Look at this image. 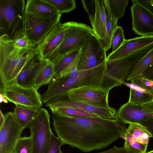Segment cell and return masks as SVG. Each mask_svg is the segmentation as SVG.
<instances>
[{
	"mask_svg": "<svg viewBox=\"0 0 153 153\" xmlns=\"http://www.w3.org/2000/svg\"><path fill=\"white\" fill-rule=\"evenodd\" d=\"M53 126L58 137L72 148L84 152L103 149L115 140L124 139L126 124L99 117H82L52 113Z\"/></svg>",
	"mask_w": 153,
	"mask_h": 153,
	"instance_id": "1",
	"label": "cell"
},
{
	"mask_svg": "<svg viewBox=\"0 0 153 153\" xmlns=\"http://www.w3.org/2000/svg\"><path fill=\"white\" fill-rule=\"evenodd\" d=\"M37 48L18 49L7 35L0 36V88L16 84L23 67L36 54Z\"/></svg>",
	"mask_w": 153,
	"mask_h": 153,
	"instance_id": "2",
	"label": "cell"
},
{
	"mask_svg": "<svg viewBox=\"0 0 153 153\" xmlns=\"http://www.w3.org/2000/svg\"><path fill=\"white\" fill-rule=\"evenodd\" d=\"M106 61L89 69L78 71L75 77H53L47 91L42 94L48 101L52 98L67 93L73 88L82 87H104V80L106 68Z\"/></svg>",
	"mask_w": 153,
	"mask_h": 153,
	"instance_id": "3",
	"label": "cell"
},
{
	"mask_svg": "<svg viewBox=\"0 0 153 153\" xmlns=\"http://www.w3.org/2000/svg\"><path fill=\"white\" fill-rule=\"evenodd\" d=\"M153 48V43L121 58L106 62L104 87L108 91L122 85L129 77L136 65Z\"/></svg>",
	"mask_w": 153,
	"mask_h": 153,
	"instance_id": "4",
	"label": "cell"
},
{
	"mask_svg": "<svg viewBox=\"0 0 153 153\" xmlns=\"http://www.w3.org/2000/svg\"><path fill=\"white\" fill-rule=\"evenodd\" d=\"M24 0H0V36L13 41L25 35Z\"/></svg>",
	"mask_w": 153,
	"mask_h": 153,
	"instance_id": "5",
	"label": "cell"
},
{
	"mask_svg": "<svg viewBox=\"0 0 153 153\" xmlns=\"http://www.w3.org/2000/svg\"><path fill=\"white\" fill-rule=\"evenodd\" d=\"M66 23L63 39L59 46L46 59L53 64L68 53L81 47L85 41L94 33L91 27L81 23Z\"/></svg>",
	"mask_w": 153,
	"mask_h": 153,
	"instance_id": "6",
	"label": "cell"
},
{
	"mask_svg": "<svg viewBox=\"0 0 153 153\" xmlns=\"http://www.w3.org/2000/svg\"><path fill=\"white\" fill-rule=\"evenodd\" d=\"M51 116L48 111L41 108L27 127L32 137V153H46L51 138Z\"/></svg>",
	"mask_w": 153,
	"mask_h": 153,
	"instance_id": "7",
	"label": "cell"
},
{
	"mask_svg": "<svg viewBox=\"0 0 153 153\" xmlns=\"http://www.w3.org/2000/svg\"><path fill=\"white\" fill-rule=\"evenodd\" d=\"M61 16L60 13L39 16L25 13V35L35 45H38L59 22Z\"/></svg>",
	"mask_w": 153,
	"mask_h": 153,
	"instance_id": "8",
	"label": "cell"
},
{
	"mask_svg": "<svg viewBox=\"0 0 153 153\" xmlns=\"http://www.w3.org/2000/svg\"><path fill=\"white\" fill-rule=\"evenodd\" d=\"M106 61V51L102 47L100 40L93 33L81 47L77 70L91 69Z\"/></svg>",
	"mask_w": 153,
	"mask_h": 153,
	"instance_id": "9",
	"label": "cell"
},
{
	"mask_svg": "<svg viewBox=\"0 0 153 153\" xmlns=\"http://www.w3.org/2000/svg\"><path fill=\"white\" fill-rule=\"evenodd\" d=\"M0 93L16 105L39 108L42 106L41 95L33 87H25L14 84L0 88Z\"/></svg>",
	"mask_w": 153,
	"mask_h": 153,
	"instance_id": "10",
	"label": "cell"
},
{
	"mask_svg": "<svg viewBox=\"0 0 153 153\" xmlns=\"http://www.w3.org/2000/svg\"><path fill=\"white\" fill-rule=\"evenodd\" d=\"M45 104V105L49 108L59 107H69L94 114L104 119L113 121L119 120L117 111L115 108H101L82 102L72 101L63 94L52 98Z\"/></svg>",
	"mask_w": 153,
	"mask_h": 153,
	"instance_id": "11",
	"label": "cell"
},
{
	"mask_svg": "<svg viewBox=\"0 0 153 153\" xmlns=\"http://www.w3.org/2000/svg\"><path fill=\"white\" fill-rule=\"evenodd\" d=\"M4 116V122L0 127V153H13L24 129L13 112H7Z\"/></svg>",
	"mask_w": 153,
	"mask_h": 153,
	"instance_id": "12",
	"label": "cell"
},
{
	"mask_svg": "<svg viewBox=\"0 0 153 153\" xmlns=\"http://www.w3.org/2000/svg\"><path fill=\"white\" fill-rule=\"evenodd\" d=\"M109 93V91L102 88L82 87L72 89L63 95L72 101L109 108L110 107L108 103Z\"/></svg>",
	"mask_w": 153,
	"mask_h": 153,
	"instance_id": "13",
	"label": "cell"
},
{
	"mask_svg": "<svg viewBox=\"0 0 153 153\" xmlns=\"http://www.w3.org/2000/svg\"><path fill=\"white\" fill-rule=\"evenodd\" d=\"M151 134L140 123L129 124L125 136L124 147L137 153H146Z\"/></svg>",
	"mask_w": 153,
	"mask_h": 153,
	"instance_id": "14",
	"label": "cell"
},
{
	"mask_svg": "<svg viewBox=\"0 0 153 153\" xmlns=\"http://www.w3.org/2000/svg\"><path fill=\"white\" fill-rule=\"evenodd\" d=\"M131 1L132 29L141 36H153V14L140 4Z\"/></svg>",
	"mask_w": 153,
	"mask_h": 153,
	"instance_id": "15",
	"label": "cell"
},
{
	"mask_svg": "<svg viewBox=\"0 0 153 153\" xmlns=\"http://www.w3.org/2000/svg\"><path fill=\"white\" fill-rule=\"evenodd\" d=\"M66 23L56 24L36 46L39 54L42 59L49 56L60 44L64 37Z\"/></svg>",
	"mask_w": 153,
	"mask_h": 153,
	"instance_id": "16",
	"label": "cell"
},
{
	"mask_svg": "<svg viewBox=\"0 0 153 153\" xmlns=\"http://www.w3.org/2000/svg\"><path fill=\"white\" fill-rule=\"evenodd\" d=\"M153 43V36H141L125 39L116 51L107 56V61L123 57L141 49Z\"/></svg>",
	"mask_w": 153,
	"mask_h": 153,
	"instance_id": "17",
	"label": "cell"
},
{
	"mask_svg": "<svg viewBox=\"0 0 153 153\" xmlns=\"http://www.w3.org/2000/svg\"><path fill=\"white\" fill-rule=\"evenodd\" d=\"M41 59L39 53L32 58L19 74L16 84L25 87H33L34 80Z\"/></svg>",
	"mask_w": 153,
	"mask_h": 153,
	"instance_id": "18",
	"label": "cell"
},
{
	"mask_svg": "<svg viewBox=\"0 0 153 153\" xmlns=\"http://www.w3.org/2000/svg\"><path fill=\"white\" fill-rule=\"evenodd\" d=\"M91 22L94 33L100 40L106 36V16L103 0H96L94 16Z\"/></svg>",
	"mask_w": 153,
	"mask_h": 153,
	"instance_id": "19",
	"label": "cell"
},
{
	"mask_svg": "<svg viewBox=\"0 0 153 153\" xmlns=\"http://www.w3.org/2000/svg\"><path fill=\"white\" fill-rule=\"evenodd\" d=\"M55 74L53 64L46 59L42 58L34 80L33 87L37 91L42 86L49 84Z\"/></svg>",
	"mask_w": 153,
	"mask_h": 153,
	"instance_id": "20",
	"label": "cell"
},
{
	"mask_svg": "<svg viewBox=\"0 0 153 153\" xmlns=\"http://www.w3.org/2000/svg\"><path fill=\"white\" fill-rule=\"evenodd\" d=\"M25 13L39 16H47L59 13L56 10L43 0H28Z\"/></svg>",
	"mask_w": 153,
	"mask_h": 153,
	"instance_id": "21",
	"label": "cell"
},
{
	"mask_svg": "<svg viewBox=\"0 0 153 153\" xmlns=\"http://www.w3.org/2000/svg\"><path fill=\"white\" fill-rule=\"evenodd\" d=\"M40 108L17 105H16L13 113L19 123L24 129L34 119Z\"/></svg>",
	"mask_w": 153,
	"mask_h": 153,
	"instance_id": "22",
	"label": "cell"
},
{
	"mask_svg": "<svg viewBox=\"0 0 153 153\" xmlns=\"http://www.w3.org/2000/svg\"><path fill=\"white\" fill-rule=\"evenodd\" d=\"M130 88L128 102L132 104L143 105L153 100V96L147 91L131 83H123Z\"/></svg>",
	"mask_w": 153,
	"mask_h": 153,
	"instance_id": "23",
	"label": "cell"
},
{
	"mask_svg": "<svg viewBox=\"0 0 153 153\" xmlns=\"http://www.w3.org/2000/svg\"><path fill=\"white\" fill-rule=\"evenodd\" d=\"M105 10L110 18L117 21L124 16L128 0H103Z\"/></svg>",
	"mask_w": 153,
	"mask_h": 153,
	"instance_id": "24",
	"label": "cell"
},
{
	"mask_svg": "<svg viewBox=\"0 0 153 153\" xmlns=\"http://www.w3.org/2000/svg\"><path fill=\"white\" fill-rule=\"evenodd\" d=\"M152 65L153 48L138 62L127 81H131L140 76L146 69Z\"/></svg>",
	"mask_w": 153,
	"mask_h": 153,
	"instance_id": "25",
	"label": "cell"
},
{
	"mask_svg": "<svg viewBox=\"0 0 153 153\" xmlns=\"http://www.w3.org/2000/svg\"><path fill=\"white\" fill-rule=\"evenodd\" d=\"M81 48L79 47L71 51L53 64L55 74L53 77L60 76L61 72L74 59L80 52Z\"/></svg>",
	"mask_w": 153,
	"mask_h": 153,
	"instance_id": "26",
	"label": "cell"
},
{
	"mask_svg": "<svg viewBox=\"0 0 153 153\" xmlns=\"http://www.w3.org/2000/svg\"><path fill=\"white\" fill-rule=\"evenodd\" d=\"M106 16V36L103 39L100 40L102 48L106 51L111 46V42L114 32L118 27L117 21L112 19L105 11Z\"/></svg>",
	"mask_w": 153,
	"mask_h": 153,
	"instance_id": "27",
	"label": "cell"
},
{
	"mask_svg": "<svg viewBox=\"0 0 153 153\" xmlns=\"http://www.w3.org/2000/svg\"><path fill=\"white\" fill-rule=\"evenodd\" d=\"M51 5L60 14L67 13L76 7L75 0H43Z\"/></svg>",
	"mask_w": 153,
	"mask_h": 153,
	"instance_id": "28",
	"label": "cell"
},
{
	"mask_svg": "<svg viewBox=\"0 0 153 153\" xmlns=\"http://www.w3.org/2000/svg\"><path fill=\"white\" fill-rule=\"evenodd\" d=\"M53 113L65 114L76 116L95 118L98 117L97 115L84 111L66 107H59L49 108Z\"/></svg>",
	"mask_w": 153,
	"mask_h": 153,
	"instance_id": "29",
	"label": "cell"
},
{
	"mask_svg": "<svg viewBox=\"0 0 153 153\" xmlns=\"http://www.w3.org/2000/svg\"><path fill=\"white\" fill-rule=\"evenodd\" d=\"M32 143L31 135L21 137L18 141L13 153H32Z\"/></svg>",
	"mask_w": 153,
	"mask_h": 153,
	"instance_id": "30",
	"label": "cell"
},
{
	"mask_svg": "<svg viewBox=\"0 0 153 153\" xmlns=\"http://www.w3.org/2000/svg\"><path fill=\"white\" fill-rule=\"evenodd\" d=\"M124 32L122 27L118 26L114 34L111 42L113 53L117 50L125 40Z\"/></svg>",
	"mask_w": 153,
	"mask_h": 153,
	"instance_id": "31",
	"label": "cell"
},
{
	"mask_svg": "<svg viewBox=\"0 0 153 153\" xmlns=\"http://www.w3.org/2000/svg\"><path fill=\"white\" fill-rule=\"evenodd\" d=\"M130 82L131 84L144 89L153 96V81L140 76Z\"/></svg>",
	"mask_w": 153,
	"mask_h": 153,
	"instance_id": "32",
	"label": "cell"
},
{
	"mask_svg": "<svg viewBox=\"0 0 153 153\" xmlns=\"http://www.w3.org/2000/svg\"><path fill=\"white\" fill-rule=\"evenodd\" d=\"M80 52L73 61L61 72L60 77H74L77 75L78 72L77 67Z\"/></svg>",
	"mask_w": 153,
	"mask_h": 153,
	"instance_id": "33",
	"label": "cell"
},
{
	"mask_svg": "<svg viewBox=\"0 0 153 153\" xmlns=\"http://www.w3.org/2000/svg\"><path fill=\"white\" fill-rule=\"evenodd\" d=\"M64 144V143L53 133L46 153H63L60 147Z\"/></svg>",
	"mask_w": 153,
	"mask_h": 153,
	"instance_id": "34",
	"label": "cell"
},
{
	"mask_svg": "<svg viewBox=\"0 0 153 153\" xmlns=\"http://www.w3.org/2000/svg\"><path fill=\"white\" fill-rule=\"evenodd\" d=\"M83 9L88 14L90 21L93 19L95 12L96 0L81 1Z\"/></svg>",
	"mask_w": 153,
	"mask_h": 153,
	"instance_id": "35",
	"label": "cell"
},
{
	"mask_svg": "<svg viewBox=\"0 0 153 153\" xmlns=\"http://www.w3.org/2000/svg\"><path fill=\"white\" fill-rule=\"evenodd\" d=\"M13 43L16 48L20 49L29 48H35L37 47L25 35L13 41Z\"/></svg>",
	"mask_w": 153,
	"mask_h": 153,
	"instance_id": "36",
	"label": "cell"
},
{
	"mask_svg": "<svg viewBox=\"0 0 153 153\" xmlns=\"http://www.w3.org/2000/svg\"><path fill=\"white\" fill-rule=\"evenodd\" d=\"M97 153H137V152L125 147H118L114 146L112 148L105 151Z\"/></svg>",
	"mask_w": 153,
	"mask_h": 153,
	"instance_id": "37",
	"label": "cell"
},
{
	"mask_svg": "<svg viewBox=\"0 0 153 153\" xmlns=\"http://www.w3.org/2000/svg\"><path fill=\"white\" fill-rule=\"evenodd\" d=\"M140 76L153 81V65L146 69Z\"/></svg>",
	"mask_w": 153,
	"mask_h": 153,
	"instance_id": "38",
	"label": "cell"
},
{
	"mask_svg": "<svg viewBox=\"0 0 153 153\" xmlns=\"http://www.w3.org/2000/svg\"><path fill=\"white\" fill-rule=\"evenodd\" d=\"M144 126L153 137V118L149 119L141 124Z\"/></svg>",
	"mask_w": 153,
	"mask_h": 153,
	"instance_id": "39",
	"label": "cell"
},
{
	"mask_svg": "<svg viewBox=\"0 0 153 153\" xmlns=\"http://www.w3.org/2000/svg\"><path fill=\"white\" fill-rule=\"evenodd\" d=\"M143 105L147 109L153 112V100Z\"/></svg>",
	"mask_w": 153,
	"mask_h": 153,
	"instance_id": "40",
	"label": "cell"
},
{
	"mask_svg": "<svg viewBox=\"0 0 153 153\" xmlns=\"http://www.w3.org/2000/svg\"><path fill=\"white\" fill-rule=\"evenodd\" d=\"M5 120L4 115H3L1 110L0 111V127L3 124Z\"/></svg>",
	"mask_w": 153,
	"mask_h": 153,
	"instance_id": "41",
	"label": "cell"
},
{
	"mask_svg": "<svg viewBox=\"0 0 153 153\" xmlns=\"http://www.w3.org/2000/svg\"><path fill=\"white\" fill-rule=\"evenodd\" d=\"M8 100L6 99L4 97V95L1 93H0V102L1 103L2 102L5 103H8Z\"/></svg>",
	"mask_w": 153,
	"mask_h": 153,
	"instance_id": "42",
	"label": "cell"
},
{
	"mask_svg": "<svg viewBox=\"0 0 153 153\" xmlns=\"http://www.w3.org/2000/svg\"><path fill=\"white\" fill-rule=\"evenodd\" d=\"M146 153H153V150Z\"/></svg>",
	"mask_w": 153,
	"mask_h": 153,
	"instance_id": "43",
	"label": "cell"
}]
</instances>
